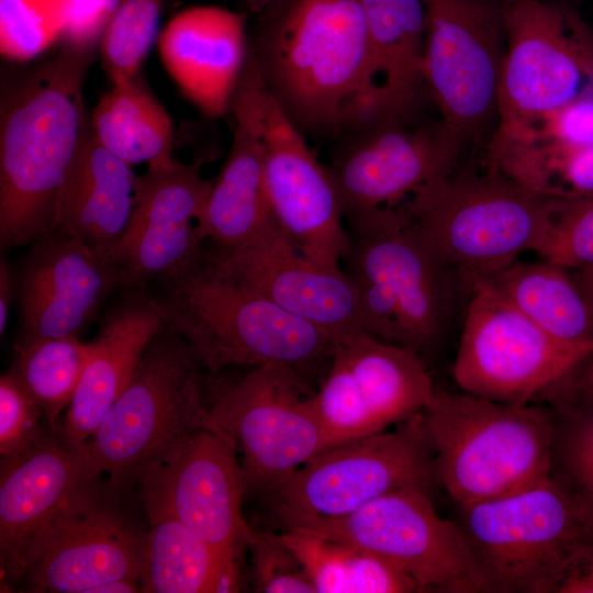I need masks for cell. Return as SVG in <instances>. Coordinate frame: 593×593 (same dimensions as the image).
Here are the masks:
<instances>
[{"label": "cell", "mask_w": 593, "mask_h": 593, "mask_svg": "<svg viewBox=\"0 0 593 593\" xmlns=\"http://www.w3.org/2000/svg\"><path fill=\"white\" fill-rule=\"evenodd\" d=\"M250 57L265 88L304 133H349L373 121L371 55L359 0H275Z\"/></svg>", "instance_id": "obj_1"}, {"label": "cell", "mask_w": 593, "mask_h": 593, "mask_svg": "<svg viewBox=\"0 0 593 593\" xmlns=\"http://www.w3.org/2000/svg\"><path fill=\"white\" fill-rule=\"evenodd\" d=\"M93 54L64 47L2 82L0 244L30 245L53 232L60 186L85 137L83 82Z\"/></svg>", "instance_id": "obj_2"}, {"label": "cell", "mask_w": 593, "mask_h": 593, "mask_svg": "<svg viewBox=\"0 0 593 593\" xmlns=\"http://www.w3.org/2000/svg\"><path fill=\"white\" fill-rule=\"evenodd\" d=\"M142 291L210 371L270 362L296 370L331 358V335L228 276L206 243L192 261Z\"/></svg>", "instance_id": "obj_3"}, {"label": "cell", "mask_w": 593, "mask_h": 593, "mask_svg": "<svg viewBox=\"0 0 593 593\" xmlns=\"http://www.w3.org/2000/svg\"><path fill=\"white\" fill-rule=\"evenodd\" d=\"M423 414L435 482L458 507L521 491L550 472L552 418L544 403L506 404L435 388Z\"/></svg>", "instance_id": "obj_4"}, {"label": "cell", "mask_w": 593, "mask_h": 593, "mask_svg": "<svg viewBox=\"0 0 593 593\" xmlns=\"http://www.w3.org/2000/svg\"><path fill=\"white\" fill-rule=\"evenodd\" d=\"M198 367L186 342L164 324L83 446L111 486L127 488L175 460L201 430L225 432L203 398Z\"/></svg>", "instance_id": "obj_5"}, {"label": "cell", "mask_w": 593, "mask_h": 593, "mask_svg": "<svg viewBox=\"0 0 593 593\" xmlns=\"http://www.w3.org/2000/svg\"><path fill=\"white\" fill-rule=\"evenodd\" d=\"M349 234L342 265L357 289L365 331L416 351L434 345L449 317L452 271L424 231L396 215Z\"/></svg>", "instance_id": "obj_6"}, {"label": "cell", "mask_w": 593, "mask_h": 593, "mask_svg": "<svg viewBox=\"0 0 593 593\" xmlns=\"http://www.w3.org/2000/svg\"><path fill=\"white\" fill-rule=\"evenodd\" d=\"M551 205V198L490 170L482 177L449 174L421 191L409 212L441 261L471 284L492 278L522 251H537Z\"/></svg>", "instance_id": "obj_7"}, {"label": "cell", "mask_w": 593, "mask_h": 593, "mask_svg": "<svg viewBox=\"0 0 593 593\" xmlns=\"http://www.w3.org/2000/svg\"><path fill=\"white\" fill-rule=\"evenodd\" d=\"M435 482L434 448L423 411L383 430L328 448L267 496L284 529L350 514L385 494Z\"/></svg>", "instance_id": "obj_8"}, {"label": "cell", "mask_w": 593, "mask_h": 593, "mask_svg": "<svg viewBox=\"0 0 593 593\" xmlns=\"http://www.w3.org/2000/svg\"><path fill=\"white\" fill-rule=\"evenodd\" d=\"M457 523L483 593H542L569 551L593 538L550 474L521 491L459 506Z\"/></svg>", "instance_id": "obj_9"}, {"label": "cell", "mask_w": 593, "mask_h": 593, "mask_svg": "<svg viewBox=\"0 0 593 593\" xmlns=\"http://www.w3.org/2000/svg\"><path fill=\"white\" fill-rule=\"evenodd\" d=\"M452 373L467 393L506 404L534 402L593 355L549 335L490 279L471 282Z\"/></svg>", "instance_id": "obj_10"}, {"label": "cell", "mask_w": 593, "mask_h": 593, "mask_svg": "<svg viewBox=\"0 0 593 593\" xmlns=\"http://www.w3.org/2000/svg\"><path fill=\"white\" fill-rule=\"evenodd\" d=\"M505 54L493 138L513 135L593 86V36L541 0H505Z\"/></svg>", "instance_id": "obj_11"}, {"label": "cell", "mask_w": 593, "mask_h": 593, "mask_svg": "<svg viewBox=\"0 0 593 593\" xmlns=\"http://www.w3.org/2000/svg\"><path fill=\"white\" fill-rule=\"evenodd\" d=\"M425 85L461 146L497 122L505 0H423Z\"/></svg>", "instance_id": "obj_12"}, {"label": "cell", "mask_w": 593, "mask_h": 593, "mask_svg": "<svg viewBox=\"0 0 593 593\" xmlns=\"http://www.w3.org/2000/svg\"><path fill=\"white\" fill-rule=\"evenodd\" d=\"M304 382L287 365L255 367L212 398L209 410L242 454L246 494H268L328 449Z\"/></svg>", "instance_id": "obj_13"}, {"label": "cell", "mask_w": 593, "mask_h": 593, "mask_svg": "<svg viewBox=\"0 0 593 593\" xmlns=\"http://www.w3.org/2000/svg\"><path fill=\"white\" fill-rule=\"evenodd\" d=\"M327 166L349 232L409 213L416 195L452 172L460 145L443 127L409 120L363 125Z\"/></svg>", "instance_id": "obj_14"}, {"label": "cell", "mask_w": 593, "mask_h": 593, "mask_svg": "<svg viewBox=\"0 0 593 593\" xmlns=\"http://www.w3.org/2000/svg\"><path fill=\"white\" fill-rule=\"evenodd\" d=\"M302 530L372 552L410 575L422 592L483 593L457 522L441 518L430 492L409 488Z\"/></svg>", "instance_id": "obj_15"}, {"label": "cell", "mask_w": 593, "mask_h": 593, "mask_svg": "<svg viewBox=\"0 0 593 593\" xmlns=\"http://www.w3.org/2000/svg\"><path fill=\"white\" fill-rule=\"evenodd\" d=\"M434 390L418 351L357 332L335 339L311 401L332 448L422 412Z\"/></svg>", "instance_id": "obj_16"}, {"label": "cell", "mask_w": 593, "mask_h": 593, "mask_svg": "<svg viewBox=\"0 0 593 593\" xmlns=\"http://www.w3.org/2000/svg\"><path fill=\"white\" fill-rule=\"evenodd\" d=\"M146 542L147 533L135 527L94 481L35 536L22 581L29 592L37 593H90L108 581H139Z\"/></svg>", "instance_id": "obj_17"}, {"label": "cell", "mask_w": 593, "mask_h": 593, "mask_svg": "<svg viewBox=\"0 0 593 593\" xmlns=\"http://www.w3.org/2000/svg\"><path fill=\"white\" fill-rule=\"evenodd\" d=\"M213 182L202 176L199 163L176 158L136 177L128 223L101 255L115 269L119 290H144L202 251L205 242L197 223Z\"/></svg>", "instance_id": "obj_18"}, {"label": "cell", "mask_w": 593, "mask_h": 593, "mask_svg": "<svg viewBox=\"0 0 593 593\" xmlns=\"http://www.w3.org/2000/svg\"><path fill=\"white\" fill-rule=\"evenodd\" d=\"M237 447L226 432L195 434L172 461L143 474L142 501L170 512L192 533L242 564L254 530L242 513L246 494Z\"/></svg>", "instance_id": "obj_19"}, {"label": "cell", "mask_w": 593, "mask_h": 593, "mask_svg": "<svg viewBox=\"0 0 593 593\" xmlns=\"http://www.w3.org/2000/svg\"><path fill=\"white\" fill-rule=\"evenodd\" d=\"M208 249L216 265L248 289L335 339L365 332L357 289L343 268L316 264L271 220L243 243Z\"/></svg>", "instance_id": "obj_20"}, {"label": "cell", "mask_w": 593, "mask_h": 593, "mask_svg": "<svg viewBox=\"0 0 593 593\" xmlns=\"http://www.w3.org/2000/svg\"><path fill=\"white\" fill-rule=\"evenodd\" d=\"M262 111L265 184L278 224L305 257L342 268L350 234L327 166L315 158L267 89Z\"/></svg>", "instance_id": "obj_21"}, {"label": "cell", "mask_w": 593, "mask_h": 593, "mask_svg": "<svg viewBox=\"0 0 593 593\" xmlns=\"http://www.w3.org/2000/svg\"><path fill=\"white\" fill-rule=\"evenodd\" d=\"M20 342L79 336L114 290L115 269L81 240L53 232L12 267Z\"/></svg>", "instance_id": "obj_22"}, {"label": "cell", "mask_w": 593, "mask_h": 593, "mask_svg": "<svg viewBox=\"0 0 593 593\" xmlns=\"http://www.w3.org/2000/svg\"><path fill=\"white\" fill-rule=\"evenodd\" d=\"M0 571L4 583L22 581L29 547L41 529L102 474L85 448L49 433L31 451L1 457Z\"/></svg>", "instance_id": "obj_23"}, {"label": "cell", "mask_w": 593, "mask_h": 593, "mask_svg": "<svg viewBox=\"0 0 593 593\" xmlns=\"http://www.w3.org/2000/svg\"><path fill=\"white\" fill-rule=\"evenodd\" d=\"M265 93L248 56L231 104L232 145L197 223L202 240L215 248L234 247L276 219L265 184Z\"/></svg>", "instance_id": "obj_24"}, {"label": "cell", "mask_w": 593, "mask_h": 593, "mask_svg": "<svg viewBox=\"0 0 593 593\" xmlns=\"http://www.w3.org/2000/svg\"><path fill=\"white\" fill-rule=\"evenodd\" d=\"M165 69L209 116L224 114L247 61L244 15L213 5L177 13L158 37Z\"/></svg>", "instance_id": "obj_25"}, {"label": "cell", "mask_w": 593, "mask_h": 593, "mask_svg": "<svg viewBox=\"0 0 593 593\" xmlns=\"http://www.w3.org/2000/svg\"><path fill=\"white\" fill-rule=\"evenodd\" d=\"M163 326L157 307L144 291H122L89 343L79 384L59 428L67 444L83 448Z\"/></svg>", "instance_id": "obj_26"}, {"label": "cell", "mask_w": 593, "mask_h": 593, "mask_svg": "<svg viewBox=\"0 0 593 593\" xmlns=\"http://www.w3.org/2000/svg\"><path fill=\"white\" fill-rule=\"evenodd\" d=\"M135 179L132 166L102 146L89 125L58 191L53 232L102 255L128 223Z\"/></svg>", "instance_id": "obj_27"}, {"label": "cell", "mask_w": 593, "mask_h": 593, "mask_svg": "<svg viewBox=\"0 0 593 593\" xmlns=\"http://www.w3.org/2000/svg\"><path fill=\"white\" fill-rule=\"evenodd\" d=\"M371 55L373 121L410 120L426 88L423 0H359Z\"/></svg>", "instance_id": "obj_28"}, {"label": "cell", "mask_w": 593, "mask_h": 593, "mask_svg": "<svg viewBox=\"0 0 593 593\" xmlns=\"http://www.w3.org/2000/svg\"><path fill=\"white\" fill-rule=\"evenodd\" d=\"M149 522L143 570L146 593H232L242 564L209 546L164 507L143 501Z\"/></svg>", "instance_id": "obj_29"}, {"label": "cell", "mask_w": 593, "mask_h": 593, "mask_svg": "<svg viewBox=\"0 0 593 593\" xmlns=\"http://www.w3.org/2000/svg\"><path fill=\"white\" fill-rule=\"evenodd\" d=\"M90 126L102 146L131 166L158 168L175 160L171 119L139 75L113 85L96 105Z\"/></svg>", "instance_id": "obj_30"}, {"label": "cell", "mask_w": 593, "mask_h": 593, "mask_svg": "<svg viewBox=\"0 0 593 593\" xmlns=\"http://www.w3.org/2000/svg\"><path fill=\"white\" fill-rule=\"evenodd\" d=\"M568 269L555 262H516L489 278L524 315L559 340L593 345V312Z\"/></svg>", "instance_id": "obj_31"}, {"label": "cell", "mask_w": 593, "mask_h": 593, "mask_svg": "<svg viewBox=\"0 0 593 593\" xmlns=\"http://www.w3.org/2000/svg\"><path fill=\"white\" fill-rule=\"evenodd\" d=\"M534 402L546 404L551 413L549 474L569 495L593 537V396L566 377Z\"/></svg>", "instance_id": "obj_32"}, {"label": "cell", "mask_w": 593, "mask_h": 593, "mask_svg": "<svg viewBox=\"0 0 593 593\" xmlns=\"http://www.w3.org/2000/svg\"><path fill=\"white\" fill-rule=\"evenodd\" d=\"M294 552L316 593H419V585L388 560L349 544L284 529L279 534Z\"/></svg>", "instance_id": "obj_33"}, {"label": "cell", "mask_w": 593, "mask_h": 593, "mask_svg": "<svg viewBox=\"0 0 593 593\" xmlns=\"http://www.w3.org/2000/svg\"><path fill=\"white\" fill-rule=\"evenodd\" d=\"M11 373L45 415L48 429L59 432L58 418L69 407L88 354L78 336L18 342Z\"/></svg>", "instance_id": "obj_34"}, {"label": "cell", "mask_w": 593, "mask_h": 593, "mask_svg": "<svg viewBox=\"0 0 593 593\" xmlns=\"http://www.w3.org/2000/svg\"><path fill=\"white\" fill-rule=\"evenodd\" d=\"M489 164L492 171L548 198L593 193V144L568 149L511 145L490 155Z\"/></svg>", "instance_id": "obj_35"}, {"label": "cell", "mask_w": 593, "mask_h": 593, "mask_svg": "<svg viewBox=\"0 0 593 593\" xmlns=\"http://www.w3.org/2000/svg\"><path fill=\"white\" fill-rule=\"evenodd\" d=\"M163 0H121L99 44L113 85L139 75L156 37Z\"/></svg>", "instance_id": "obj_36"}, {"label": "cell", "mask_w": 593, "mask_h": 593, "mask_svg": "<svg viewBox=\"0 0 593 593\" xmlns=\"http://www.w3.org/2000/svg\"><path fill=\"white\" fill-rule=\"evenodd\" d=\"M69 0H0V52L25 63L61 38Z\"/></svg>", "instance_id": "obj_37"}, {"label": "cell", "mask_w": 593, "mask_h": 593, "mask_svg": "<svg viewBox=\"0 0 593 593\" xmlns=\"http://www.w3.org/2000/svg\"><path fill=\"white\" fill-rule=\"evenodd\" d=\"M549 226L537 253L568 270L593 262V193L551 198Z\"/></svg>", "instance_id": "obj_38"}, {"label": "cell", "mask_w": 593, "mask_h": 593, "mask_svg": "<svg viewBox=\"0 0 593 593\" xmlns=\"http://www.w3.org/2000/svg\"><path fill=\"white\" fill-rule=\"evenodd\" d=\"M518 144L553 149L593 144V86L522 131L492 138L490 150Z\"/></svg>", "instance_id": "obj_39"}, {"label": "cell", "mask_w": 593, "mask_h": 593, "mask_svg": "<svg viewBox=\"0 0 593 593\" xmlns=\"http://www.w3.org/2000/svg\"><path fill=\"white\" fill-rule=\"evenodd\" d=\"M247 551L255 592L316 593L298 557L279 534L254 530Z\"/></svg>", "instance_id": "obj_40"}, {"label": "cell", "mask_w": 593, "mask_h": 593, "mask_svg": "<svg viewBox=\"0 0 593 593\" xmlns=\"http://www.w3.org/2000/svg\"><path fill=\"white\" fill-rule=\"evenodd\" d=\"M43 411L19 385L13 374L0 378V455L16 457L37 447L52 433L43 430Z\"/></svg>", "instance_id": "obj_41"}, {"label": "cell", "mask_w": 593, "mask_h": 593, "mask_svg": "<svg viewBox=\"0 0 593 593\" xmlns=\"http://www.w3.org/2000/svg\"><path fill=\"white\" fill-rule=\"evenodd\" d=\"M121 0H69L65 47L93 54Z\"/></svg>", "instance_id": "obj_42"}, {"label": "cell", "mask_w": 593, "mask_h": 593, "mask_svg": "<svg viewBox=\"0 0 593 593\" xmlns=\"http://www.w3.org/2000/svg\"><path fill=\"white\" fill-rule=\"evenodd\" d=\"M542 593H593V538L580 541L569 551Z\"/></svg>", "instance_id": "obj_43"}, {"label": "cell", "mask_w": 593, "mask_h": 593, "mask_svg": "<svg viewBox=\"0 0 593 593\" xmlns=\"http://www.w3.org/2000/svg\"><path fill=\"white\" fill-rule=\"evenodd\" d=\"M14 282L12 267L4 258L0 262V334L3 335L9 317V311L14 300Z\"/></svg>", "instance_id": "obj_44"}, {"label": "cell", "mask_w": 593, "mask_h": 593, "mask_svg": "<svg viewBox=\"0 0 593 593\" xmlns=\"http://www.w3.org/2000/svg\"><path fill=\"white\" fill-rule=\"evenodd\" d=\"M568 379L578 389L593 396V355L573 370Z\"/></svg>", "instance_id": "obj_45"}, {"label": "cell", "mask_w": 593, "mask_h": 593, "mask_svg": "<svg viewBox=\"0 0 593 593\" xmlns=\"http://www.w3.org/2000/svg\"><path fill=\"white\" fill-rule=\"evenodd\" d=\"M142 592L139 581L113 580L93 588L90 593H135Z\"/></svg>", "instance_id": "obj_46"}, {"label": "cell", "mask_w": 593, "mask_h": 593, "mask_svg": "<svg viewBox=\"0 0 593 593\" xmlns=\"http://www.w3.org/2000/svg\"><path fill=\"white\" fill-rule=\"evenodd\" d=\"M572 277L584 294L593 312V262L580 269H575Z\"/></svg>", "instance_id": "obj_47"}, {"label": "cell", "mask_w": 593, "mask_h": 593, "mask_svg": "<svg viewBox=\"0 0 593 593\" xmlns=\"http://www.w3.org/2000/svg\"><path fill=\"white\" fill-rule=\"evenodd\" d=\"M254 13H260L275 0H243Z\"/></svg>", "instance_id": "obj_48"}]
</instances>
